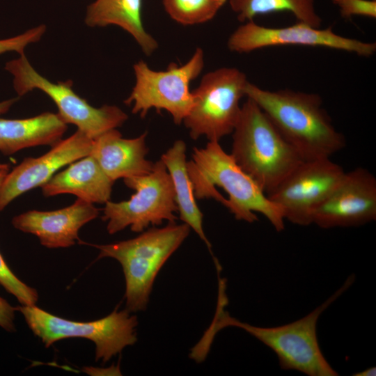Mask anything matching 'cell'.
<instances>
[{"mask_svg": "<svg viewBox=\"0 0 376 376\" xmlns=\"http://www.w3.org/2000/svg\"><path fill=\"white\" fill-rule=\"evenodd\" d=\"M18 100L12 98L0 102V115L6 113L11 106Z\"/></svg>", "mask_w": 376, "mask_h": 376, "instance_id": "27", "label": "cell"}, {"mask_svg": "<svg viewBox=\"0 0 376 376\" xmlns=\"http://www.w3.org/2000/svg\"><path fill=\"white\" fill-rule=\"evenodd\" d=\"M228 3L241 22L253 20L258 15L288 11L298 22L315 28H320L322 24L315 0H228Z\"/></svg>", "mask_w": 376, "mask_h": 376, "instance_id": "21", "label": "cell"}, {"mask_svg": "<svg viewBox=\"0 0 376 376\" xmlns=\"http://www.w3.org/2000/svg\"><path fill=\"white\" fill-rule=\"evenodd\" d=\"M93 139L77 130L45 155L24 159L7 173L0 189V211L22 194L47 182L62 167L90 155Z\"/></svg>", "mask_w": 376, "mask_h": 376, "instance_id": "14", "label": "cell"}, {"mask_svg": "<svg viewBox=\"0 0 376 376\" xmlns=\"http://www.w3.org/2000/svg\"><path fill=\"white\" fill-rule=\"evenodd\" d=\"M127 187L135 190L127 201L105 203L102 219L107 221L111 235L130 226L141 233L149 226H158L164 221L175 223L178 212L171 176L160 159L146 175L124 178Z\"/></svg>", "mask_w": 376, "mask_h": 376, "instance_id": "8", "label": "cell"}, {"mask_svg": "<svg viewBox=\"0 0 376 376\" xmlns=\"http://www.w3.org/2000/svg\"><path fill=\"white\" fill-rule=\"evenodd\" d=\"M187 170L195 197L220 202L237 220L253 223L262 214L278 232L285 228L282 209L271 201L258 183L226 153L218 141L194 148Z\"/></svg>", "mask_w": 376, "mask_h": 376, "instance_id": "2", "label": "cell"}, {"mask_svg": "<svg viewBox=\"0 0 376 376\" xmlns=\"http://www.w3.org/2000/svg\"><path fill=\"white\" fill-rule=\"evenodd\" d=\"M340 9L342 17L350 19L359 15L376 17V0H331Z\"/></svg>", "mask_w": 376, "mask_h": 376, "instance_id": "25", "label": "cell"}, {"mask_svg": "<svg viewBox=\"0 0 376 376\" xmlns=\"http://www.w3.org/2000/svg\"><path fill=\"white\" fill-rule=\"evenodd\" d=\"M354 281V275L350 276L334 294L307 315L291 323L272 327L253 326L232 318L224 309L228 302L227 297L220 293L215 315L207 331L215 336L226 327L241 328L274 352L282 369L297 370L309 376L338 375L322 353L317 336V323L322 313Z\"/></svg>", "mask_w": 376, "mask_h": 376, "instance_id": "3", "label": "cell"}, {"mask_svg": "<svg viewBox=\"0 0 376 376\" xmlns=\"http://www.w3.org/2000/svg\"><path fill=\"white\" fill-rule=\"evenodd\" d=\"M345 174L343 169L329 157L304 160L266 195L282 209L285 219L308 226L312 224L314 210Z\"/></svg>", "mask_w": 376, "mask_h": 376, "instance_id": "11", "label": "cell"}, {"mask_svg": "<svg viewBox=\"0 0 376 376\" xmlns=\"http://www.w3.org/2000/svg\"><path fill=\"white\" fill-rule=\"evenodd\" d=\"M9 168V165L8 164H1L0 163V170L3 169Z\"/></svg>", "mask_w": 376, "mask_h": 376, "instance_id": "30", "label": "cell"}, {"mask_svg": "<svg viewBox=\"0 0 376 376\" xmlns=\"http://www.w3.org/2000/svg\"><path fill=\"white\" fill-rule=\"evenodd\" d=\"M5 69L13 76V87L18 95L33 89L43 91L56 104L58 114L65 123L75 125L78 130L92 139L121 126L128 118L122 109L114 105L92 107L72 90L71 80L51 82L32 67L24 54L8 62Z\"/></svg>", "mask_w": 376, "mask_h": 376, "instance_id": "10", "label": "cell"}, {"mask_svg": "<svg viewBox=\"0 0 376 376\" xmlns=\"http://www.w3.org/2000/svg\"><path fill=\"white\" fill-rule=\"evenodd\" d=\"M249 81L235 68H221L203 75L194 91V104L183 120L191 139L205 136L218 141L235 128L240 116V102Z\"/></svg>", "mask_w": 376, "mask_h": 376, "instance_id": "7", "label": "cell"}, {"mask_svg": "<svg viewBox=\"0 0 376 376\" xmlns=\"http://www.w3.org/2000/svg\"><path fill=\"white\" fill-rule=\"evenodd\" d=\"M9 171V168L0 170V189L2 186L3 182Z\"/></svg>", "mask_w": 376, "mask_h": 376, "instance_id": "29", "label": "cell"}, {"mask_svg": "<svg viewBox=\"0 0 376 376\" xmlns=\"http://www.w3.org/2000/svg\"><path fill=\"white\" fill-rule=\"evenodd\" d=\"M186 224L169 223L137 237L109 244H91L100 250L97 259L112 258L121 265L125 281V304L129 312L145 311L155 278L170 256L189 235Z\"/></svg>", "mask_w": 376, "mask_h": 376, "instance_id": "5", "label": "cell"}, {"mask_svg": "<svg viewBox=\"0 0 376 376\" xmlns=\"http://www.w3.org/2000/svg\"><path fill=\"white\" fill-rule=\"evenodd\" d=\"M141 3L142 0H95L87 8L85 22L92 27H121L134 38L146 56H150L158 48V42L143 26Z\"/></svg>", "mask_w": 376, "mask_h": 376, "instance_id": "19", "label": "cell"}, {"mask_svg": "<svg viewBox=\"0 0 376 376\" xmlns=\"http://www.w3.org/2000/svg\"><path fill=\"white\" fill-rule=\"evenodd\" d=\"M15 311L16 307H13L0 297V327L8 332L15 331Z\"/></svg>", "mask_w": 376, "mask_h": 376, "instance_id": "26", "label": "cell"}, {"mask_svg": "<svg viewBox=\"0 0 376 376\" xmlns=\"http://www.w3.org/2000/svg\"><path fill=\"white\" fill-rule=\"evenodd\" d=\"M44 24L31 29L26 32L9 38L0 40V54L7 52H16L19 55L24 54L26 47L40 40L45 32Z\"/></svg>", "mask_w": 376, "mask_h": 376, "instance_id": "24", "label": "cell"}, {"mask_svg": "<svg viewBox=\"0 0 376 376\" xmlns=\"http://www.w3.org/2000/svg\"><path fill=\"white\" fill-rule=\"evenodd\" d=\"M67 128L61 117L51 112L24 119L0 118V152L10 155L30 147L52 146L61 140Z\"/></svg>", "mask_w": 376, "mask_h": 376, "instance_id": "18", "label": "cell"}, {"mask_svg": "<svg viewBox=\"0 0 376 376\" xmlns=\"http://www.w3.org/2000/svg\"><path fill=\"white\" fill-rule=\"evenodd\" d=\"M232 133L231 156L266 194L304 161L249 97Z\"/></svg>", "mask_w": 376, "mask_h": 376, "instance_id": "4", "label": "cell"}, {"mask_svg": "<svg viewBox=\"0 0 376 376\" xmlns=\"http://www.w3.org/2000/svg\"><path fill=\"white\" fill-rule=\"evenodd\" d=\"M147 132L138 137L124 139L116 129L93 139L90 155L113 182L149 173L153 164L146 158Z\"/></svg>", "mask_w": 376, "mask_h": 376, "instance_id": "16", "label": "cell"}, {"mask_svg": "<svg viewBox=\"0 0 376 376\" xmlns=\"http://www.w3.org/2000/svg\"><path fill=\"white\" fill-rule=\"evenodd\" d=\"M376 219V178L358 167L340 182L314 210L312 224L322 228L358 226Z\"/></svg>", "mask_w": 376, "mask_h": 376, "instance_id": "13", "label": "cell"}, {"mask_svg": "<svg viewBox=\"0 0 376 376\" xmlns=\"http://www.w3.org/2000/svg\"><path fill=\"white\" fill-rule=\"evenodd\" d=\"M100 211L93 203L80 198L70 206L53 210H30L14 217L12 224L17 230L36 235L49 249L66 248L81 242L80 228L95 219Z\"/></svg>", "mask_w": 376, "mask_h": 376, "instance_id": "15", "label": "cell"}, {"mask_svg": "<svg viewBox=\"0 0 376 376\" xmlns=\"http://www.w3.org/2000/svg\"><path fill=\"white\" fill-rule=\"evenodd\" d=\"M203 67L204 53L200 47L186 63L178 65L171 63L166 70H154L145 61H139L134 65L135 84L124 102L127 105L133 103L132 112L139 113L141 118L152 108L159 111L166 110L179 125L194 104L190 83Z\"/></svg>", "mask_w": 376, "mask_h": 376, "instance_id": "9", "label": "cell"}, {"mask_svg": "<svg viewBox=\"0 0 376 376\" xmlns=\"http://www.w3.org/2000/svg\"><path fill=\"white\" fill-rule=\"evenodd\" d=\"M376 375V368L370 367L368 368L361 372L356 373L353 374L354 376H371Z\"/></svg>", "mask_w": 376, "mask_h": 376, "instance_id": "28", "label": "cell"}, {"mask_svg": "<svg viewBox=\"0 0 376 376\" xmlns=\"http://www.w3.org/2000/svg\"><path fill=\"white\" fill-rule=\"evenodd\" d=\"M301 45L322 47L369 57L376 52V43L364 42L338 35L332 28L321 29L306 23H297L282 28L259 25L253 20L244 22L229 36L228 49L238 54L269 47Z\"/></svg>", "mask_w": 376, "mask_h": 376, "instance_id": "12", "label": "cell"}, {"mask_svg": "<svg viewBox=\"0 0 376 376\" xmlns=\"http://www.w3.org/2000/svg\"><path fill=\"white\" fill-rule=\"evenodd\" d=\"M0 285L15 296L21 305H36L38 300L37 290L22 282L10 270L0 253Z\"/></svg>", "mask_w": 376, "mask_h": 376, "instance_id": "23", "label": "cell"}, {"mask_svg": "<svg viewBox=\"0 0 376 376\" xmlns=\"http://www.w3.org/2000/svg\"><path fill=\"white\" fill-rule=\"evenodd\" d=\"M227 0H163L167 14L178 23L187 26L213 19Z\"/></svg>", "mask_w": 376, "mask_h": 376, "instance_id": "22", "label": "cell"}, {"mask_svg": "<svg viewBox=\"0 0 376 376\" xmlns=\"http://www.w3.org/2000/svg\"><path fill=\"white\" fill-rule=\"evenodd\" d=\"M113 184L97 161L88 155L70 164L40 187L45 196L70 194L91 203H105L110 200Z\"/></svg>", "mask_w": 376, "mask_h": 376, "instance_id": "17", "label": "cell"}, {"mask_svg": "<svg viewBox=\"0 0 376 376\" xmlns=\"http://www.w3.org/2000/svg\"><path fill=\"white\" fill-rule=\"evenodd\" d=\"M244 93L304 160L330 158L345 147V137L333 125L320 95L288 88L265 90L249 81Z\"/></svg>", "mask_w": 376, "mask_h": 376, "instance_id": "1", "label": "cell"}, {"mask_svg": "<svg viewBox=\"0 0 376 376\" xmlns=\"http://www.w3.org/2000/svg\"><path fill=\"white\" fill-rule=\"evenodd\" d=\"M33 334L46 347L68 338H83L95 345V361L103 363L137 341V317L117 308L107 316L91 322H77L52 315L36 305L16 307Z\"/></svg>", "mask_w": 376, "mask_h": 376, "instance_id": "6", "label": "cell"}, {"mask_svg": "<svg viewBox=\"0 0 376 376\" xmlns=\"http://www.w3.org/2000/svg\"><path fill=\"white\" fill-rule=\"evenodd\" d=\"M185 151V143L178 140L162 155L161 159L172 180L180 219L196 232L212 253L211 244L203 228V214L196 202L193 185L188 173Z\"/></svg>", "mask_w": 376, "mask_h": 376, "instance_id": "20", "label": "cell"}]
</instances>
